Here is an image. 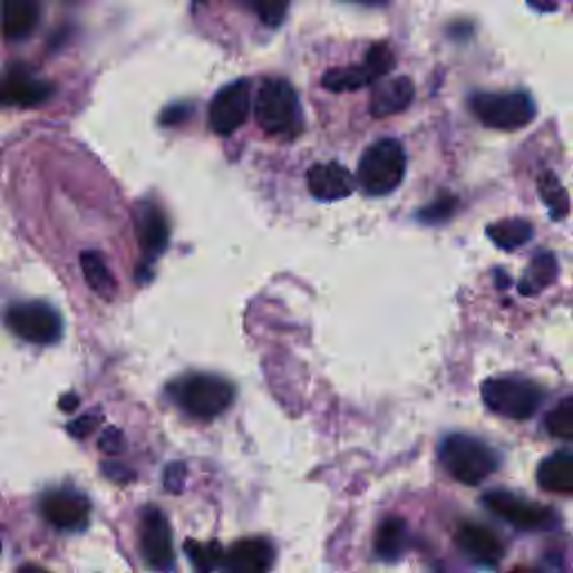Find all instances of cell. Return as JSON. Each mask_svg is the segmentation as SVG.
<instances>
[{
    "instance_id": "29",
    "label": "cell",
    "mask_w": 573,
    "mask_h": 573,
    "mask_svg": "<svg viewBox=\"0 0 573 573\" xmlns=\"http://www.w3.org/2000/svg\"><path fill=\"white\" fill-rule=\"evenodd\" d=\"M455 208H457V197H455V195H441V197H437L435 202H430L428 206H424V208L417 213V217H419V222H424V224H441V222H446V220L453 217Z\"/></svg>"
},
{
    "instance_id": "11",
    "label": "cell",
    "mask_w": 573,
    "mask_h": 573,
    "mask_svg": "<svg viewBox=\"0 0 573 573\" xmlns=\"http://www.w3.org/2000/svg\"><path fill=\"white\" fill-rule=\"evenodd\" d=\"M41 513L59 531H84L90 524V499L75 488L48 491L41 497Z\"/></svg>"
},
{
    "instance_id": "36",
    "label": "cell",
    "mask_w": 573,
    "mask_h": 573,
    "mask_svg": "<svg viewBox=\"0 0 573 573\" xmlns=\"http://www.w3.org/2000/svg\"><path fill=\"white\" fill-rule=\"evenodd\" d=\"M19 573H50V571H46V569H41L37 564H26V566L19 569Z\"/></svg>"
},
{
    "instance_id": "8",
    "label": "cell",
    "mask_w": 573,
    "mask_h": 573,
    "mask_svg": "<svg viewBox=\"0 0 573 573\" xmlns=\"http://www.w3.org/2000/svg\"><path fill=\"white\" fill-rule=\"evenodd\" d=\"M482 502L497 517L522 531H551L560 524V517L548 506L528 502L511 491H491Z\"/></svg>"
},
{
    "instance_id": "1",
    "label": "cell",
    "mask_w": 573,
    "mask_h": 573,
    "mask_svg": "<svg viewBox=\"0 0 573 573\" xmlns=\"http://www.w3.org/2000/svg\"><path fill=\"white\" fill-rule=\"evenodd\" d=\"M171 399L195 419H215L235 399L231 381L217 375H186L168 386Z\"/></svg>"
},
{
    "instance_id": "28",
    "label": "cell",
    "mask_w": 573,
    "mask_h": 573,
    "mask_svg": "<svg viewBox=\"0 0 573 573\" xmlns=\"http://www.w3.org/2000/svg\"><path fill=\"white\" fill-rule=\"evenodd\" d=\"M246 3L258 14V19L271 28L282 23L286 8H290V0H246Z\"/></svg>"
},
{
    "instance_id": "18",
    "label": "cell",
    "mask_w": 573,
    "mask_h": 573,
    "mask_svg": "<svg viewBox=\"0 0 573 573\" xmlns=\"http://www.w3.org/2000/svg\"><path fill=\"white\" fill-rule=\"evenodd\" d=\"M412 97H415V86H412V81L408 77L390 79V81L381 84L375 90V97H372V104H370V113L375 117H379V119L397 115V113H404L410 106Z\"/></svg>"
},
{
    "instance_id": "21",
    "label": "cell",
    "mask_w": 573,
    "mask_h": 573,
    "mask_svg": "<svg viewBox=\"0 0 573 573\" xmlns=\"http://www.w3.org/2000/svg\"><path fill=\"white\" fill-rule=\"evenodd\" d=\"M408 548V524L404 517H386L375 535V551L383 562H397Z\"/></svg>"
},
{
    "instance_id": "15",
    "label": "cell",
    "mask_w": 573,
    "mask_h": 573,
    "mask_svg": "<svg viewBox=\"0 0 573 573\" xmlns=\"http://www.w3.org/2000/svg\"><path fill=\"white\" fill-rule=\"evenodd\" d=\"M273 544L264 537L237 540L224 560L226 573H269L273 564Z\"/></svg>"
},
{
    "instance_id": "31",
    "label": "cell",
    "mask_w": 573,
    "mask_h": 573,
    "mask_svg": "<svg viewBox=\"0 0 573 573\" xmlns=\"http://www.w3.org/2000/svg\"><path fill=\"white\" fill-rule=\"evenodd\" d=\"M188 115H191V106H186V104H175V106H171V108H166V110L162 113L159 122L171 128V126H179L182 122H186Z\"/></svg>"
},
{
    "instance_id": "33",
    "label": "cell",
    "mask_w": 573,
    "mask_h": 573,
    "mask_svg": "<svg viewBox=\"0 0 573 573\" xmlns=\"http://www.w3.org/2000/svg\"><path fill=\"white\" fill-rule=\"evenodd\" d=\"M97 419H99V417H95V415H93V417H90V415H86V417H81L79 421H72L70 433H72L75 437H79V439H81V437H86L90 430H95V426L99 424Z\"/></svg>"
},
{
    "instance_id": "24",
    "label": "cell",
    "mask_w": 573,
    "mask_h": 573,
    "mask_svg": "<svg viewBox=\"0 0 573 573\" xmlns=\"http://www.w3.org/2000/svg\"><path fill=\"white\" fill-rule=\"evenodd\" d=\"M486 233L495 242V246L513 251L524 246L533 237V226L526 220H502L491 224Z\"/></svg>"
},
{
    "instance_id": "38",
    "label": "cell",
    "mask_w": 573,
    "mask_h": 573,
    "mask_svg": "<svg viewBox=\"0 0 573 573\" xmlns=\"http://www.w3.org/2000/svg\"><path fill=\"white\" fill-rule=\"evenodd\" d=\"M511 573H533V571H526V569H517V571H511Z\"/></svg>"
},
{
    "instance_id": "19",
    "label": "cell",
    "mask_w": 573,
    "mask_h": 573,
    "mask_svg": "<svg viewBox=\"0 0 573 573\" xmlns=\"http://www.w3.org/2000/svg\"><path fill=\"white\" fill-rule=\"evenodd\" d=\"M537 482L555 495H573V453H553L537 468Z\"/></svg>"
},
{
    "instance_id": "23",
    "label": "cell",
    "mask_w": 573,
    "mask_h": 573,
    "mask_svg": "<svg viewBox=\"0 0 573 573\" xmlns=\"http://www.w3.org/2000/svg\"><path fill=\"white\" fill-rule=\"evenodd\" d=\"M81 269H84V275L90 284V290H95L101 299H113L115 297L117 282H115L108 264L104 262L101 253L84 251L81 253Z\"/></svg>"
},
{
    "instance_id": "2",
    "label": "cell",
    "mask_w": 573,
    "mask_h": 573,
    "mask_svg": "<svg viewBox=\"0 0 573 573\" xmlns=\"http://www.w3.org/2000/svg\"><path fill=\"white\" fill-rule=\"evenodd\" d=\"M441 466L462 484L475 486L493 475L499 466L497 453L477 437L448 435L439 446Z\"/></svg>"
},
{
    "instance_id": "35",
    "label": "cell",
    "mask_w": 573,
    "mask_h": 573,
    "mask_svg": "<svg viewBox=\"0 0 573 573\" xmlns=\"http://www.w3.org/2000/svg\"><path fill=\"white\" fill-rule=\"evenodd\" d=\"M77 404H79V397H77V395H68V397H64L61 408H64V410H75Z\"/></svg>"
},
{
    "instance_id": "17",
    "label": "cell",
    "mask_w": 573,
    "mask_h": 573,
    "mask_svg": "<svg viewBox=\"0 0 573 573\" xmlns=\"http://www.w3.org/2000/svg\"><path fill=\"white\" fill-rule=\"evenodd\" d=\"M39 0H3V30L10 41H26L39 26Z\"/></svg>"
},
{
    "instance_id": "32",
    "label": "cell",
    "mask_w": 573,
    "mask_h": 573,
    "mask_svg": "<svg viewBox=\"0 0 573 573\" xmlns=\"http://www.w3.org/2000/svg\"><path fill=\"white\" fill-rule=\"evenodd\" d=\"M99 448L108 455H117L124 450V439H122V433L117 428H108L99 441Z\"/></svg>"
},
{
    "instance_id": "13",
    "label": "cell",
    "mask_w": 573,
    "mask_h": 573,
    "mask_svg": "<svg viewBox=\"0 0 573 573\" xmlns=\"http://www.w3.org/2000/svg\"><path fill=\"white\" fill-rule=\"evenodd\" d=\"M455 542L459 551L477 566H495L504 557V544L502 540L484 524L477 522H462Z\"/></svg>"
},
{
    "instance_id": "27",
    "label": "cell",
    "mask_w": 573,
    "mask_h": 573,
    "mask_svg": "<svg viewBox=\"0 0 573 573\" xmlns=\"http://www.w3.org/2000/svg\"><path fill=\"white\" fill-rule=\"evenodd\" d=\"M544 428L555 439H573V397L562 399L546 412Z\"/></svg>"
},
{
    "instance_id": "6",
    "label": "cell",
    "mask_w": 573,
    "mask_h": 573,
    "mask_svg": "<svg viewBox=\"0 0 573 573\" xmlns=\"http://www.w3.org/2000/svg\"><path fill=\"white\" fill-rule=\"evenodd\" d=\"M470 108L484 126L495 130H522L535 119V104L526 93H477Z\"/></svg>"
},
{
    "instance_id": "3",
    "label": "cell",
    "mask_w": 573,
    "mask_h": 573,
    "mask_svg": "<svg viewBox=\"0 0 573 573\" xmlns=\"http://www.w3.org/2000/svg\"><path fill=\"white\" fill-rule=\"evenodd\" d=\"M253 115L258 126L273 137H292L301 128V104L297 90L282 79H266L258 95Z\"/></svg>"
},
{
    "instance_id": "37",
    "label": "cell",
    "mask_w": 573,
    "mask_h": 573,
    "mask_svg": "<svg viewBox=\"0 0 573 573\" xmlns=\"http://www.w3.org/2000/svg\"><path fill=\"white\" fill-rule=\"evenodd\" d=\"M357 3H366V6H383L386 0H357Z\"/></svg>"
},
{
    "instance_id": "34",
    "label": "cell",
    "mask_w": 573,
    "mask_h": 573,
    "mask_svg": "<svg viewBox=\"0 0 573 573\" xmlns=\"http://www.w3.org/2000/svg\"><path fill=\"white\" fill-rule=\"evenodd\" d=\"M104 470L108 473V477H113V479H119V482H126V479H130V475H126V468L124 466H117V464H106L104 466Z\"/></svg>"
},
{
    "instance_id": "25",
    "label": "cell",
    "mask_w": 573,
    "mask_h": 573,
    "mask_svg": "<svg viewBox=\"0 0 573 573\" xmlns=\"http://www.w3.org/2000/svg\"><path fill=\"white\" fill-rule=\"evenodd\" d=\"M184 551L197 573H215L217 569L224 566V560H226V553L222 551V546L217 542L186 540Z\"/></svg>"
},
{
    "instance_id": "26",
    "label": "cell",
    "mask_w": 573,
    "mask_h": 573,
    "mask_svg": "<svg viewBox=\"0 0 573 573\" xmlns=\"http://www.w3.org/2000/svg\"><path fill=\"white\" fill-rule=\"evenodd\" d=\"M537 191H540V197L546 204V208H548L553 220L566 217V213H569V197H566V191L562 188V184H560L555 173L544 171L540 175V179H537Z\"/></svg>"
},
{
    "instance_id": "7",
    "label": "cell",
    "mask_w": 573,
    "mask_h": 573,
    "mask_svg": "<svg viewBox=\"0 0 573 573\" xmlns=\"http://www.w3.org/2000/svg\"><path fill=\"white\" fill-rule=\"evenodd\" d=\"M8 328L23 341L35 346H52L61 339L64 321L59 312L41 301L14 303L8 310Z\"/></svg>"
},
{
    "instance_id": "22",
    "label": "cell",
    "mask_w": 573,
    "mask_h": 573,
    "mask_svg": "<svg viewBox=\"0 0 573 573\" xmlns=\"http://www.w3.org/2000/svg\"><path fill=\"white\" fill-rule=\"evenodd\" d=\"M555 275H557L555 255L548 253V251H540V253L533 258L531 266L526 269V273H524V278H522V282H519V292H522L524 297H535V294H540L542 290H546L548 284H553Z\"/></svg>"
},
{
    "instance_id": "14",
    "label": "cell",
    "mask_w": 573,
    "mask_h": 573,
    "mask_svg": "<svg viewBox=\"0 0 573 573\" xmlns=\"http://www.w3.org/2000/svg\"><path fill=\"white\" fill-rule=\"evenodd\" d=\"M135 231H137L139 246H142L148 262H153L155 258H159L166 251L171 229H168V220H166L164 211L155 202L144 200V202L137 204V208H135Z\"/></svg>"
},
{
    "instance_id": "12",
    "label": "cell",
    "mask_w": 573,
    "mask_h": 573,
    "mask_svg": "<svg viewBox=\"0 0 573 573\" xmlns=\"http://www.w3.org/2000/svg\"><path fill=\"white\" fill-rule=\"evenodd\" d=\"M55 95V86L39 79L32 68L10 66L3 79V104L19 108H37Z\"/></svg>"
},
{
    "instance_id": "20",
    "label": "cell",
    "mask_w": 573,
    "mask_h": 573,
    "mask_svg": "<svg viewBox=\"0 0 573 573\" xmlns=\"http://www.w3.org/2000/svg\"><path fill=\"white\" fill-rule=\"evenodd\" d=\"M381 79V72L363 59L361 66H348V68H334L323 77V86L330 93H355L361 88H368Z\"/></svg>"
},
{
    "instance_id": "10",
    "label": "cell",
    "mask_w": 573,
    "mask_h": 573,
    "mask_svg": "<svg viewBox=\"0 0 573 573\" xmlns=\"http://www.w3.org/2000/svg\"><path fill=\"white\" fill-rule=\"evenodd\" d=\"M251 110V84L246 79L224 86L211 101L208 124L213 133L226 137L233 135L249 117Z\"/></svg>"
},
{
    "instance_id": "4",
    "label": "cell",
    "mask_w": 573,
    "mask_h": 573,
    "mask_svg": "<svg viewBox=\"0 0 573 573\" xmlns=\"http://www.w3.org/2000/svg\"><path fill=\"white\" fill-rule=\"evenodd\" d=\"M406 175V153L397 139L375 142L361 157L357 179L359 186L375 197L390 195Z\"/></svg>"
},
{
    "instance_id": "5",
    "label": "cell",
    "mask_w": 573,
    "mask_h": 573,
    "mask_svg": "<svg viewBox=\"0 0 573 573\" xmlns=\"http://www.w3.org/2000/svg\"><path fill=\"white\" fill-rule=\"evenodd\" d=\"M482 399L495 415L524 421L535 415L544 395L533 381L519 377H497L484 381Z\"/></svg>"
},
{
    "instance_id": "30",
    "label": "cell",
    "mask_w": 573,
    "mask_h": 573,
    "mask_svg": "<svg viewBox=\"0 0 573 573\" xmlns=\"http://www.w3.org/2000/svg\"><path fill=\"white\" fill-rule=\"evenodd\" d=\"M184 479H186V466L175 462V464H168L166 466V473H164V486L166 491L171 493H179L184 488Z\"/></svg>"
},
{
    "instance_id": "9",
    "label": "cell",
    "mask_w": 573,
    "mask_h": 573,
    "mask_svg": "<svg viewBox=\"0 0 573 573\" xmlns=\"http://www.w3.org/2000/svg\"><path fill=\"white\" fill-rule=\"evenodd\" d=\"M142 555L146 562L162 573H171L175 569V546L168 517L157 506H146L142 513V528H139Z\"/></svg>"
},
{
    "instance_id": "16",
    "label": "cell",
    "mask_w": 573,
    "mask_h": 573,
    "mask_svg": "<svg viewBox=\"0 0 573 573\" xmlns=\"http://www.w3.org/2000/svg\"><path fill=\"white\" fill-rule=\"evenodd\" d=\"M310 193L321 202H337L346 200L355 191V177L350 171L337 162L317 164L308 173Z\"/></svg>"
}]
</instances>
